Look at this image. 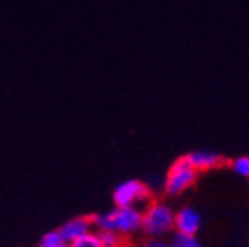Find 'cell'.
Masks as SVG:
<instances>
[{
	"mask_svg": "<svg viewBox=\"0 0 249 247\" xmlns=\"http://www.w3.org/2000/svg\"><path fill=\"white\" fill-rule=\"evenodd\" d=\"M230 168L233 173H237L242 178H249V156H239L230 161Z\"/></svg>",
	"mask_w": 249,
	"mask_h": 247,
	"instance_id": "11",
	"label": "cell"
},
{
	"mask_svg": "<svg viewBox=\"0 0 249 247\" xmlns=\"http://www.w3.org/2000/svg\"><path fill=\"white\" fill-rule=\"evenodd\" d=\"M101 239L102 247H120L124 244V239L116 232H95Z\"/></svg>",
	"mask_w": 249,
	"mask_h": 247,
	"instance_id": "12",
	"label": "cell"
},
{
	"mask_svg": "<svg viewBox=\"0 0 249 247\" xmlns=\"http://www.w3.org/2000/svg\"><path fill=\"white\" fill-rule=\"evenodd\" d=\"M38 247H70V244L62 239V235L57 230H52V232H47L40 239Z\"/></svg>",
	"mask_w": 249,
	"mask_h": 247,
	"instance_id": "10",
	"label": "cell"
},
{
	"mask_svg": "<svg viewBox=\"0 0 249 247\" xmlns=\"http://www.w3.org/2000/svg\"><path fill=\"white\" fill-rule=\"evenodd\" d=\"M120 247H135V246H132V244H128V242H124L123 246H120Z\"/></svg>",
	"mask_w": 249,
	"mask_h": 247,
	"instance_id": "15",
	"label": "cell"
},
{
	"mask_svg": "<svg viewBox=\"0 0 249 247\" xmlns=\"http://www.w3.org/2000/svg\"><path fill=\"white\" fill-rule=\"evenodd\" d=\"M197 171L189 164L185 156L177 159L171 168L168 170L166 178H164V194L166 195H180L187 189H191L197 180Z\"/></svg>",
	"mask_w": 249,
	"mask_h": 247,
	"instance_id": "2",
	"label": "cell"
},
{
	"mask_svg": "<svg viewBox=\"0 0 249 247\" xmlns=\"http://www.w3.org/2000/svg\"><path fill=\"white\" fill-rule=\"evenodd\" d=\"M185 159L197 173L211 171L223 162L222 156H218L216 152H213V151H191L185 156Z\"/></svg>",
	"mask_w": 249,
	"mask_h": 247,
	"instance_id": "7",
	"label": "cell"
},
{
	"mask_svg": "<svg viewBox=\"0 0 249 247\" xmlns=\"http://www.w3.org/2000/svg\"><path fill=\"white\" fill-rule=\"evenodd\" d=\"M57 232L61 233L62 239L66 240L68 244H73L74 240L82 239L87 233L93 232V227H92V221H90V216H76L64 221L57 228Z\"/></svg>",
	"mask_w": 249,
	"mask_h": 247,
	"instance_id": "5",
	"label": "cell"
},
{
	"mask_svg": "<svg viewBox=\"0 0 249 247\" xmlns=\"http://www.w3.org/2000/svg\"><path fill=\"white\" fill-rule=\"evenodd\" d=\"M201 228V214L194 208L175 211V232L182 235H196Z\"/></svg>",
	"mask_w": 249,
	"mask_h": 247,
	"instance_id": "6",
	"label": "cell"
},
{
	"mask_svg": "<svg viewBox=\"0 0 249 247\" xmlns=\"http://www.w3.org/2000/svg\"><path fill=\"white\" fill-rule=\"evenodd\" d=\"M70 247H102V244L97 233L90 232V233H87L85 237H82V239H78V240H74L73 244H70Z\"/></svg>",
	"mask_w": 249,
	"mask_h": 247,
	"instance_id": "13",
	"label": "cell"
},
{
	"mask_svg": "<svg viewBox=\"0 0 249 247\" xmlns=\"http://www.w3.org/2000/svg\"><path fill=\"white\" fill-rule=\"evenodd\" d=\"M90 221H92L93 232H114V230H113V218H111V211L92 214V216H90Z\"/></svg>",
	"mask_w": 249,
	"mask_h": 247,
	"instance_id": "8",
	"label": "cell"
},
{
	"mask_svg": "<svg viewBox=\"0 0 249 247\" xmlns=\"http://www.w3.org/2000/svg\"><path fill=\"white\" fill-rule=\"evenodd\" d=\"M168 240H170L171 247H204L196 235H182V233L173 232Z\"/></svg>",
	"mask_w": 249,
	"mask_h": 247,
	"instance_id": "9",
	"label": "cell"
},
{
	"mask_svg": "<svg viewBox=\"0 0 249 247\" xmlns=\"http://www.w3.org/2000/svg\"><path fill=\"white\" fill-rule=\"evenodd\" d=\"M111 218H113V230L120 233L124 240L142 232V208L137 206L114 208L111 211Z\"/></svg>",
	"mask_w": 249,
	"mask_h": 247,
	"instance_id": "4",
	"label": "cell"
},
{
	"mask_svg": "<svg viewBox=\"0 0 249 247\" xmlns=\"http://www.w3.org/2000/svg\"><path fill=\"white\" fill-rule=\"evenodd\" d=\"M175 232V211L164 201H149L142 209V233L147 239H166Z\"/></svg>",
	"mask_w": 249,
	"mask_h": 247,
	"instance_id": "1",
	"label": "cell"
},
{
	"mask_svg": "<svg viewBox=\"0 0 249 247\" xmlns=\"http://www.w3.org/2000/svg\"><path fill=\"white\" fill-rule=\"evenodd\" d=\"M139 247H171L168 239H145Z\"/></svg>",
	"mask_w": 249,
	"mask_h": 247,
	"instance_id": "14",
	"label": "cell"
},
{
	"mask_svg": "<svg viewBox=\"0 0 249 247\" xmlns=\"http://www.w3.org/2000/svg\"><path fill=\"white\" fill-rule=\"evenodd\" d=\"M151 201V190L140 180H126L116 185L113 190V202L116 208H126V206L147 204Z\"/></svg>",
	"mask_w": 249,
	"mask_h": 247,
	"instance_id": "3",
	"label": "cell"
}]
</instances>
